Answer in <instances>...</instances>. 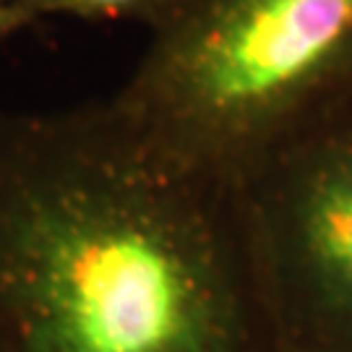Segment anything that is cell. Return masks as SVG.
<instances>
[{"instance_id":"cell-1","label":"cell","mask_w":352,"mask_h":352,"mask_svg":"<svg viewBox=\"0 0 352 352\" xmlns=\"http://www.w3.org/2000/svg\"><path fill=\"white\" fill-rule=\"evenodd\" d=\"M0 352H279L238 188L113 100L0 113Z\"/></svg>"},{"instance_id":"cell-2","label":"cell","mask_w":352,"mask_h":352,"mask_svg":"<svg viewBox=\"0 0 352 352\" xmlns=\"http://www.w3.org/2000/svg\"><path fill=\"white\" fill-rule=\"evenodd\" d=\"M110 100L167 157L238 186L352 110V0H180Z\"/></svg>"},{"instance_id":"cell-3","label":"cell","mask_w":352,"mask_h":352,"mask_svg":"<svg viewBox=\"0 0 352 352\" xmlns=\"http://www.w3.org/2000/svg\"><path fill=\"white\" fill-rule=\"evenodd\" d=\"M235 188L279 352H352V110L274 151Z\"/></svg>"},{"instance_id":"cell-4","label":"cell","mask_w":352,"mask_h":352,"mask_svg":"<svg viewBox=\"0 0 352 352\" xmlns=\"http://www.w3.org/2000/svg\"><path fill=\"white\" fill-rule=\"evenodd\" d=\"M34 21L47 16H71L84 21H133L157 29L180 0H13Z\"/></svg>"},{"instance_id":"cell-5","label":"cell","mask_w":352,"mask_h":352,"mask_svg":"<svg viewBox=\"0 0 352 352\" xmlns=\"http://www.w3.org/2000/svg\"><path fill=\"white\" fill-rule=\"evenodd\" d=\"M34 24H37V21H34L21 6H16L13 0H0V45Z\"/></svg>"}]
</instances>
